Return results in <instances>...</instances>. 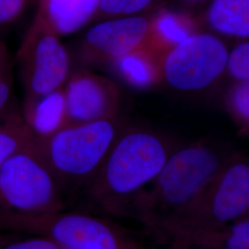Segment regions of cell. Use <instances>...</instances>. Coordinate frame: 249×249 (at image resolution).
<instances>
[{"instance_id": "cell-1", "label": "cell", "mask_w": 249, "mask_h": 249, "mask_svg": "<svg viewBox=\"0 0 249 249\" xmlns=\"http://www.w3.org/2000/svg\"><path fill=\"white\" fill-rule=\"evenodd\" d=\"M231 154L205 142L178 146L158 176L126 207L123 217L132 218L156 238L169 242L179 221Z\"/></svg>"}, {"instance_id": "cell-2", "label": "cell", "mask_w": 249, "mask_h": 249, "mask_svg": "<svg viewBox=\"0 0 249 249\" xmlns=\"http://www.w3.org/2000/svg\"><path fill=\"white\" fill-rule=\"evenodd\" d=\"M176 144L145 128H127L116 140L97 174L86 184L91 206L109 216L124 210L160 173Z\"/></svg>"}, {"instance_id": "cell-3", "label": "cell", "mask_w": 249, "mask_h": 249, "mask_svg": "<svg viewBox=\"0 0 249 249\" xmlns=\"http://www.w3.org/2000/svg\"><path fill=\"white\" fill-rule=\"evenodd\" d=\"M249 216V158L232 153L223 170L179 221L170 236V249H191L209 231Z\"/></svg>"}, {"instance_id": "cell-4", "label": "cell", "mask_w": 249, "mask_h": 249, "mask_svg": "<svg viewBox=\"0 0 249 249\" xmlns=\"http://www.w3.org/2000/svg\"><path fill=\"white\" fill-rule=\"evenodd\" d=\"M126 127L118 116L86 124H68L37 142L46 162L62 185L85 186L97 174Z\"/></svg>"}, {"instance_id": "cell-5", "label": "cell", "mask_w": 249, "mask_h": 249, "mask_svg": "<svg viewBox=\"0 0 249 249\" xmlns=\"http://www.w3.org/2000/svg\"><path fill=\"white\" fill-rule=\"evenodd\" d=\"M0 231L46 237L60 249H153L106 219L64 210L44 214L0 211Z\"/></svg>"}, {"instance_id": "cell-6", "label": "cell", "mask_w": 249, "mask_h": 249, "mask_svg": "<svg viewBox=\"0 0 249 249\" xmlns=\"http://www.w3.org/2000/svg\"><path fill=\"white\" fill-rule=\"evenodd\" d=\"M62 189L36 140L0 167L2 212L44 214L63 211Z\"/></svg>"}, {"instance_id": "cell-7", "label": "cell", "mask_w": 249, "mask_h": 249, "mask_svg": "<svg viewBox=\"0 0 249 249\" xmlns=\"http://www.w3.org/2000/svg\"><path fill=\"white\" fill-rule=\"evenodd\" d=\"M24 101L63 87L71 74L70 55L58 36L37 13L17 53Z\"/></svg>"}, {"instance_id": "cell-8", "label": "cell", "mask_w": 249, "mask_h": 249, "mask_svg": "<svg viewBox=\"0 0 249 249\" xmlns=\"http://www.w3.org/2000/svg\"><path fill=\"white\" fill-rule=\"evenodd\" d=\"M228 52L219 36L200 31L161 55L162 83L186 93L209 89L225 73Z\"/></svg>"}, {"instance_id": "cell-9", "label": "cell", "mask_w": 249, "mask_h": 249, "mask_svg": "<svg viewBox=\"0 0 249 249\" xmlns=\"http://www.w3.org/2000/svg\"><path fill=\"white\" fill-rule=\"evenodd\" d=\"M152 13L101 20L89 28L78 48L86 66L111 64L126 53L149 45Z\"/></svg>"}, {"instance_id": "cell-10", "label": "cell", "mask_w": 249, "mask_h": 249, "mask_svg": "<svg viewBox=\"0 0 249 249\" xmlns=\"http://www.w3.org/2000/svg\"><path fill=\"white\" fill-rule=\"evenodd\" d=\"M68 124H86L118 116L120 90L107 77L80 70L64 85Z\"/></svg>"}, {"instance_id": "cell-11", "label": "cell", "mask_w": 249, "mask_h": 249, "mask_svg": "<svg viewBox=\"0 0 249 249\" xmlns=\"http://www.w3.org/2000/svg\"><path fill=\"white\" fill-rule=\"evenodd\" d=\"M21 119L37 142L50 138L68 125L64 86L43 96L24 101Z\"/></svg>"}, {"instance_id": "cell-12", "label": "cell", "mask_w": 249, "mask_h": 249, "mask_svg": "<svg viewBox=\"0 0 249 249\" xmlns=\"http://www.w3.org/2000/svg\"><path fill=\"white\" fill-rule=\"evenodd\" d=\"M100 0H38L36 13L62 37L93 21Z\"/></svg>"}, {"instance_id": "cell-13", "label": "cell", "mask_w": 249, "mask_h": 249, "mask_svg": "<svg viewBox=\"0 0 249 249\" xmlns=\"http://www.w3.org/2000/svg\"><path fill=\"white\" fill-rule=\"evenodd\" d=\"M116 75L134 89H150L162 83L161 55L148 45L111 63Z\"/></svg>"}, {"instance_id": "cell-14", "label": "cell", "mask_w": 249, "mask_h": 249, "mask_svg": "<svg viewBox=\"0 0 249 249\" xmlns=\"http://www.w3.org/2000/svg\"><path fill=\"white\" fill-rule=\"evenodd\" d=\"M200 31L199 18L186 12L158 9L152 13V26L148 46L162 55L183 40Z\"/></svg>"}, {"instance_id": "cell-15", "label": "cell", "mask_w": 249, "mask_h": 249, "mask_svg": "<svg viewBox=\"0 0 249 249\" xmlns=\"http://www.w3.org/2000/svg\"><path fill=\"white\" fill-rule=\"evenodd\" d=\"M204 20L214 34L249 40V0H212Z\"/></svg>"}, {"instance_id": "cell-16", "label": "cell", "mask_w": 249, "mask_h": 249, "mask_svg": "<svg viewBox=\"0 0 249 249\" xmlns=\"http://www.w3.org/2000/svg\"><path fill=\"white\" fill-rule=\"evenodd\" d=\"M191 249H249V216L198 236Z\"/></svg>"}, {"instance_id": "cell-17", "label": "cell", "mask_w": 249, "mask_h": 249, "mask_svg": "<svg viewBox=\"0 0 249 249\" xmlns=\"http://www.w3.org/2000/svg\"><path fill=\"white\" fill-rule=\"evenodd\" d=\"M35 141L21 117L9 116L0 122V167L15 152Z\"/></svg>"}, {"instance_id": "cell-18", "label": "cell", "mask_w": 249, "mask_h": 249, "mask_svg": "<svg viewBox=\"0 0 249 249\" xmlns=\"http://www.w3.org/2000/svg\"><path fill=\"white\" fill-rule=\"evenodd\" d=\"M225 107L239 132L249 136V81L232 83L225 97Z\"/></svg>"}, {"instance_id": "cell-19", "label": "cell", "mask_w": 249, "mask_h": 249, "mask_svg": "<svg viewBox=\"0 0 249 249\" xmlns=\"http://www.w3.org/2000/svg\"><path fill=\"white\" fill-rule=\"evenodd\" d=\"M156 0H100L93 20L124 18L141 15L151 9Z\"/></svg>"}, {"instance_id": "cell-20", "label": "cell", "mask_w": 249, "mask_h": 249, "mask_svg": "<svg viewBox=\"0 0 249 249\" xmlns=\"http://www.w3.org/2000/svg\"><path fill=\"white\" fill-rule=\"evenodd\" d=\"M225 72L236 81H249V42L243 40L228 52Z\"/></svg>"}, {"instance_id": "cell-21", "label": "cell", "mask_w": 249, "mask_h": 249, "mask_svg": "<svg viewBox=\"0 0 249 249\" xmlns=\"http://www.w3.org/2000/svg\"><path fill=\"white\" fill-rule=\"evenodd\" d=\"M12 92L11 76L6 50L0 47V116L8 108Z\"/></svg>"}, {"instance_id": "cell-22", "label": "cell", "mask_w": 249, "mask_h": 249, "mask_svg": "<svg viewBox=\"0 0 249 249\" xmlns=\"http://www.w3.org/2000/svg\"><path fill=\"white\" fill-rule=\"evenodd\" d=\"M31 0H0V25L14 22L25 11Z\"/></svg>"}, {"instance_id": "cell-23", "label": "cell", "mask_w": 249, "mask_h": 249, "mask_svg": "<svg viewBox=\"0 0 249 249\" xmlns=\"http://www.w3.org/2000/svg\"><path fill=\"white\" fill-rule=\"evenodd\" d=\"M0 249H60L50 239L43 236H35L24 240L17 241L0 246Z\"/></svg>"}, {"instance_id": "cell-24", "label": "cell", "mask_w": 249, "mask_h": 249, "mask_svg": "<svg viewBox=\"0 0 249 249\" xmlns=\"http://www.w3.org/2000/svg\"><path fill=\"white\" fill-rule=\"evenodd\" d=\"M177 1L180 3H183V4H186V5H196V4L206 2L208 0H177Z\"/></svg>"}]
</instances>
